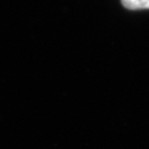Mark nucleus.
I'll use <instances>...</instances> for the list:
<instances>
[{
	"instance_id": "1",
	"label": "nucleus",
	"mask_w": 149,
	"mask_h": 149,
	"mask_svg": "<svg viewBox=\"0 0 149 149\" xmlns=\"http://www.w3.org/2000/svg\"><path fill=\"white\" fill-rule=\"evenodd\" d=\"M122 5L129 10L149 9V0H121Z\"/></svg>"
}]
</instances>
